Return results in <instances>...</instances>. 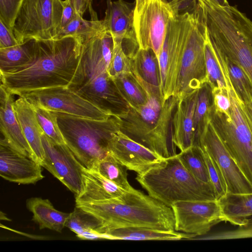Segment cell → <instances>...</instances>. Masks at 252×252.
<instances>
[{"label": "cell", "mask_w": 252, "mask_h": 252, "mask_svg": "<svg viewBox=\"0 0 252 252\" xmlns=\"http://www.w3.org/2000/svg\"><path fill=\"white\" fill-rule=\"evenodd\" d=\"M83 39L66 36L36 40L33 60L14 71L0 74L1 84L13 95L58 87H68L79 65Z\"/></svg>", "instance_id": "1"}, {"label": "cell", "mask_w": 252, "mask_h": 252, "mask_svg": "<svg viewBox=\"0 0 252 252\" xmlns=\"http://www.w3.org/2000/svg\"><path fill=\"white\" fill-rule=\"evenodd\" d=\"M113 46L106 28L84 40L79 65L67 87L102 110L117 115L128 105L108 72Z\"/></svg>", "instance_id": "2"}, {"label": "cell", "mask_w": 252, "mask_h": 252, "mask_svg": "<svg viewBox=\"0 0 252 252\" xmlns=\"http://www.w3.org/2000/svg\"><path fill=\"white\" fill-rule=\"evenodd\" d=\"M75 206L101 221L103 235L108 229L127 227L175 230L171 207L134 188L118 197L83 202Z\"/></svg>", "instance_id": "3"}, {"label": "cell", "mask_w": 252, "mask_h": 252, "mask_svg": "<svg viewBox=\"0 0 252 252\" xmlns=\"http://www.w3.org/2000/svg\"><path fill=\"white\" fill-rule=\"evenodd\" d=\"M197 0L214 51L238 65L252 84V21L235 6Z\"/></svg>", "instance_id": "4"}, {"label": "cell", "mask_w": 252, "mask_h": 252, "mask_svg": "<svg viewBox=\"0 0 252 252\" xmlns=\"http://www.w3.org/2000/svg\"><path fill=\"white\" fill-rule=\"evenodd\" d=\"M179 99L176 95L165 100L150 96L143 106H128L117 114L121 121L120 130L163 158L176 155L172 141V120Z\"/></svg>", "instance_id": "5"}, {"label": "cell", "mask_w": 252, "mask_h": 252, "mask_svg": "<svg viewBox=\"0 0 252 252\" xmlns=\"http://www.w3.org/2000/svg\"><path fill=\"white\" fill-rule=\"evenodd\" d=\"M136 180L149 195L169 207L180 201L217 200L212 184L196 179L177 154L137 175Z\"/></svg>", "instance_id": "6"}, {"label": "cell", "mask_w": 252, "mask_h": 252, "mask_svg": "<svg viewBox=\"0 0 252 252\" xmlns=\"http://www.w3.org/2000/svg\"><path fill=\"white\" fill-rule=\"evenodd\" d=\"M54 112L65 144L79 162L87 169L94 168L107 154L112 134L120 130L121 121L113 115L96 120Z\"/></svg>", "instance_id": "7"}, {"label": "cell", "mask_w": 252, "mask_h": 252, "mask_svg": "<svg viewBox=\"0 0 252 252\" xmlns=\"http://www.w3.org/2000/svg\"><path fill=\"white\" fill-rule=\"evenodd\" d=\"M206 38L203 12L198 4L196 10L189 14L178 56L175 95L179 98L206 83Z\"/></svg>", "instance_id": "8"}, {"label": "cell", "mask_w": 252, "mask_h": 252, "mask_svg": "<svg viewBox=\"0 0 252 252\" xmlns=\"http://www.w3.org/2000/svg\"><path fill=\"white\" fill-rule=\"evenodd\" d=\"M226 82L231 100L229 113L216 111L212 104L209 117L225 148L252 185V135L240 99L229 79Z\"/></svg>", "instance_id": "9"}, {"label": "cell", "mask_w": 252, "mask_h": 252, "mask_svg": "<svg viewBox=\"0 0 252 252\" xmlns=\"http://www.w3.org/2000/svg\"><path fill=\"white\" fill-rule=\"evenodd\" d=\"M63 10L62 0H23L13 29L18 43L54 38L60 31Z\"/></svg>", "instance_id": "10"}, {"label": "cell", "mask_w": 252, "mask_h": 252, "mask_svg": "<svg viewBox=\"0 0 252 252\" xmlns=\"http://www.w3.org/2000/svg\"><path fill=\"white\" fill-rule=\"evenodd\" d=\"M135 3L133 27L139 48L152 49L158 59L174 12L166 0H138Z\"/></svg>", "instance_id": "11"}, {"label": "cell", "mask_w": 252, "mask_h": 252, "mask_svg": "<svg viewBox=\"0 0 252 252\" xmlns=\"http://www.w3.org/2000/svg\"><path fill=\"white\" fill-rule=\"evenodd\" d=\"M20 96L32 104L52 111L96 120H104L113 116L96 107L67 87L36 90Z\"/></svg>", "instance_id": "12"}, {"label": "cell", "mask_w": 252, "mask_h": 252, "mask_svg": "<svg viewBox=\"0 0 252 252\" xmlns=\"http://www.w3.org/2000/svg\"><path fill=\"white\" fill-rule=\"evenodd\" d=\"M195 144L204 149L220 167L226 182L227 192L252 193V185L225 148L209 117Z\"/></svg>", "instance_id": "13"}, {"label": "cell", "mask_w": 252, "mask_h": 252, "mask_svg": "<svg viewBox=\"0 0 252 252\" xmlns=\"http://www.w3.org/2000/svg\"><path fill=\"white\" fill-rule=\"evenodd\" d=\"M175 218V230L196 236L207 233L223 221L217 200H186L171 206Z\"/></svg>", "instance_id": "14"}, {"label": "cell", "mask_w": 252, "mask_h": 252, "mask_svg": "<svg viewBox=\"0 0 252 252\" xmlns=\"http://www.w3.org/2000/svg\"><path fill=\"white\" fill-rule=\"evenodd\" d=\"M189 13L175 16L169 20L167 27L158 59L164 100L175 95L178 56Z\"/></svg>", "instance_id": "15"}, {"label": "cell", "mask_w": 252, "mask_h": 252, "mask_svg": "<svg viewBox=\"0 0 252 252\" xmlns=\"http://www.w3.org/2000/svg\"><path fill=\"white\" fill-rule=\"evenodd\" d=\"M44 151L43 167L57 178L75 195L82 187V170L83 166L64 144H59L44 133L41 135Z\"/></svg>", "instance_id": "16"}, {"label": "cell", "mask_w": 252, "mask_h": 252, "mask_svg": "<svg viewBox=\"0 0 252 252\" xmlns=\"http://www.w3.org/2000/svg\"><path fill=\"white\" fill-rule=\"evenodd\" d=\"M107 149L119 163L137 175L145 172L164 158L121 130L112 134Z\"/></svg>", "instance_id": "17"}, {"label": "cell", "mask_w": 252, "mask_h": 252, "mask_svg": "<svg viewBox=\"0 0 252 252\" xmlns=\"http://www.w3.org/2000/svg\"><path fill=\"white\" fill-rule=\"evenodd\" d=\"M41 166L14 149L3 138L0 140V175L20 184H34L43 179Z\"/></svg>", "instance_id": "18"}, {"label": "cell", "mask_w": 252, "mask_h": 252, "mask_svg": "<svg viewBox=\"0 0 252 252\" xmlns=\"http://www.w3.org/2000/svg\"><path fill=\"white\" fill-rule=\"evenodd\" d=\"M199 89L179 98L172 120V141L180 152L195 143L194 114Z\"/></svg>", "instance_id": "19"}, {"label": "cell", "mask_w": 252, "mask_h": 252, "mask_svg": "<svg viewBox=\"0 0 252 252\" xmlns=\"http://www.w3.org/2000/svg\"><path fill=\"white\" fill-rule=\"evenodd\" d=\"M127 55L131 72L148 98L155 96L163 99L158 60L153 50L138 48L134 53Z\"/></svg>", "instance_id": "20"}, {"label": "cell", "mask_w": 252, "mask_h": 252, "mask_svg": "<svg viewBox=\"0 0 252 252\" xmlns=\"http://www.w3.org/2000/svg\"><path fill=\"white\" fill-rule=\"evenodd\" d=\"M135 5V2L130 3L124 0H107L103 20L113 42L123 43L125 40L139 48L133 27Z\"/></svg>", "instance_id": "21"}, {"label": "cell", "mask_w": 252, "mask_h": 252, "mask_svg": "<svg viewBox=\"0 0 252 252\" xmlns=\"http://www.w3.org/2000/svg\"><path fill=\"white\" fill-rule=\"evenodd\" d=\"M0 90V129L3 138L14 149L32 159V152L13 108V94L2 84Z\"/></svg>", "instance_id": "22"}, {"label": "cell", "mask_w": 252, "mask_h": 252, "mask_svg": "<svg viewBox=\"0 0 252 252\" xmlns=\"http://www.w3.org/2000/svg\"><path fill=\"white\" fill-rule=\"evenodd\" d=\"M13 105L23 133L32 152V159L41 166L44 158L41 140V135L44 132L33 107L24 97L21 96L13 102Z\"/></svg>", "instance_id": "23"}, {"label": "cell", "mask_w": 252, "mask_h": 252, "mask_svg": "<svg viewBox=\"0 0 252 252\" xmlns=\"http://www.w3.org/2000/svg\"><path fill=\"white\" fill-rule=\"evenodd\" d=\"M82 187L75 195V203L101 201L122 195L126 190L108 180L94 169L82 170Z\"/></svg>", "instance_id": "24"}, {"label": "cell", "mask_w": 252, "mask_h": 252, "mask_svg": "<svg viewBox=\"0 0 252 252\" xmlns=\"http://www.w3.org/2000/svg\"><path fill=\"white\" fill-rule=\"evenodd\" d=\"M26 206L33 214L32 220L38 224L40 229L48 228L62 232L70 216V213L56 209L48 199L40 197L29 198Z\"/></svg>", "instance_id": "25"}, {"label": "cell", "mask_w": 252, "mask_h": 252, "mask_svg": "<svg viewBox=\"0 0 252 252\" xmlns=\"http://www.w3.org/2000/svg\"><path fill=\"white\" fill-rule=\"evenodd\" d=\"M217 200L224 221L239 226L252 217V193L226 192Z\"/></svg>", "instance_id": "26"}, {"label": "cell", "mask_w": 252, "mask_h": 252, "mask_svg": "<svg viewBox=\"0 0 252 252\" xmlns=\"http://www.w3.org/2000/svg\"><path fill=\"white\" fill-rule=\"evenodd\" d=\"M107 239L128 240H179L190 239L193 235L175 230H161L142 227L112 228L104 233Z\"/></svg>", "instance_id": "27"}, {"label": "cell", "mask_w": 252, "mask_h": 252, "mask_svg": "<svg viewBox=\"0 0 252 252\" xmlns=\"http://www.w3.org/2000/svg\"><path fill=\"white\" fill-rule=\"evenodd\" d=\"M65 226L81 239H106L105 236L101 233V221L91 213L76 206L70 213Z\"/></svg>", "instance_id": "28"}, {"label": "cell", "mask_w": 252, "mask_h": 252, "mask_svg": "<svg viewBox=\"0 0 252 252\" xmlns=\"http://www.w3.org/2000/svg\"><path fill=\"white\" fill-rule=\"evenodd\" d=\"M36 40L29 39L17 45L0 49V74L18 70L34 59Z\"/></svg>", "instance_id": "29"}, {"label": "cell", "mask_w": 252, "mask_h": 252, "mask_svg": "<svg viewBox=\"0 0 252 252\" xmlns=\"http://www.w3.org/2000/svg\"><path fill=\"white\" fill-rule=\"evenodd\" d=\"M122 98L131 107L145 105L148 97L131 72L121 74L112 78Z\"/></svg>", "instance_id": "30"}, {"label": "cell", "mask_w": 252, "mask_h": 252, "mask_svg": "<svg viewBox=\"0 0 252 252\" xmlns=\"http://www.w3.org/2000/svg\"><path fill=\"white\" fill-rule=\"evenodd\" d=\"M215 54L218 60L224 66L239 98L243 102L252 100V84L243 70L238 65L220 54L216 52Z\"/></svg>", "instance_id": "31"}, {"label": "cell", "mask_w": 252, "mask_h": 252, "mask_svg": "<svg viewBox=\"0 0 252 252\" xmlns=\"http://www.w3.org/2000/svg\"><path fill=\"white\" fill-rule=\"evenodd\" d=\"M106 28L103 20H87L78 14L53 39L66 36H77L82 38L84 40Z\"/></svg>", "instance_id": "32"}, {"label": "cell", "mask_w": 252, "mask_h": 252, "mask_svg": "<svg viewBox=\"0 0 252 252\" xmlns=\"http://www.w3.org/2000/svg\"><path fill=\"white\" fill-rule=\"evenodd\" d=\"M92 169L96 170L104 177L126 190L129 191L133 188L128 181L127 169L108 153Z\"/></svg>", "instance_id": "33"}, {"label": "cell", "mask_w": 252, "mask_h": 252, "mask_svg": "<svg viewBox=\"0 0 252 252\" xmlns=\"http://www.w3.org/2000/svg\"><path fill=\"white\" fill-rule=\"evenodd\" d=\"M177 155L187 169L196 179L204 183H212L202 150L198 145L194 144Z\"/></svg>", "instance_id": "34"}, {"label": "cell", "mask_w": 252, "mask_h": 252, "mask_svg": "<svg viewBox=\"0 0 252 252\" xmlns=\"http://www.w3.org/2000/svg\"><path fill=\"white\" fill-rule=\"evenodd\" d=\"M207 81L211 90L227 88L226 79L219 65L207 34L205 45Z\"/></svg>", "instance_id": "35"}, {"label": "cell", "mask_w": 252, "mask_h": 252, "mask_svg": "<svg viewBox=\"0 0 252 252\" xmlns=\"http://www.w3.org/2000/svg\"><path fill=\"white\" fill-rule=\"evenodd\" d=\"M212 104L211 89L208 84L205 83L199 89L194 111L193 125L195 143L209 117Z\"/></svg>", "instance_id": "36"}, {"label": "cell", "mask_w": 252, "mask_h": 252, "mask_svg": "<svg viewBox=\"0 0 252 252\" xmlns=\"http://www.w3.org/2000/svg\"><path fill=\"white\" fill-rule=\"evenodd\" d=\"M32 105L44 133L54 141L65 144L54 112L39 105Z\"/></svg>", "instance_id": "37"}, {"label": "cell", "mask_w": 252, "mask_h": 252, "mask_svg": "<svg viewBox=\"0 0 252 252\" xmlns=\"http://www.w3.org/2000/svg\"><path fill=\"white\" fill-rule=\"evenodd\" d=\"M113 50L108 72L112 78L124 73L131 72L130 61L124 51L123 43L113 42Z\"/></svg>", "instance_id": "38"}, {"label": "cell", "mask_w": 252, "mask_h": 252, "mask_svg": "<svg viewBox=\"0 0 252 252\" xmlns=\"http://www.w3.org/2000/svg\"><path fill=\"white\" fill-rule=\"evenodd\" d=\"M208 168L210 181L215 189L217 199L227 192V186L224 176L217 163L209 154L201 148Z\"/></svg>", "instance_id": "39"}, {"label": "cell", "mask_w": 252, "mask_h": 252, "mask_svg": "<svg viewBox=\"0 0 252 252\" xmlns=\"http://www.w3.org/2000/svg\"><path fill=\"white\" fill-rule=\"evenodd\" d=\"M23 1V0H0V19L12 30L16 15Z\"/></svg>", "instance_id": "40"}, {"label": "cell", "mask_w": 252, "mask_h": 252, "mask_svg": "<svg viewBox=\"0 0 252 252\" xmlns=\"http://www.w3.org/2000/svg\"><path fill=\"white\" fill-rule=\"evenodd\" d=\"M252 238V217L247 222L233 230L216 233L202 238L206 240H222Z\"/></svg>", "instance_id": "41"}, {"label": "cell", "mask_w": 252, "mask_h": 252, "mask_svg": "<svg viewBox=\"0 0 252 252\" xmlns=\"http://www.w3.org/2000/svg\"><path fill=\"white\" fill-rule=\"evenodd\" d=\"M211 91L212 105L215 110L228 114L231 107V100L227 88H216Z\"/></svg>", "instance_id": "42"}, {"label": "cell", "mask_w": 252, "mask_h": 252, "mask_svg": "<svg viewBox=\"0 0 252 252\" xmlns=\"http://www.w3.org/2000/svg\"><path fill=\"white\" fill-rule=\"evenodd\" d=\"M169 3L175 16L192 13L199 4L197 0H172Z\"/></svg>", "instance_id": "43"}, {"label": "cell", "mask_w": 252, "mask_h": 252, "mask_svg": "<svg viewBox=\"0 0 252 252\" xmlns=\"http://www.w3.org/2000/svg\"><path fill=\"white\" fill-rule=\"evenodd\" d=\"M19 44L13 30L0 19V49L12 47Z\"/></svg>", "instance_id": "44"}, {"label": "cell", "mask_w": 252, "mask_h": 252, "mask_svg": "<svg viewBox=\"0 0 252 252\" xmlns=\"http://www.w3.org/2000/svg\"><path fill=\"white\" fill-rule=\"evenodd\" d=\"M69 1L80 16L83 17L87 10H89L91 14V20H98L96 12L92 7V0H69Z\"/></svg>", "instance_id": "45"}, {"label": "cell", "mask_w": 252, "mask_h": 252, "mask_svg": "<svg viewBox=\"0 0 252 252\" xmlns=\"http://www.w3.org/2000/svg\"><path fill=\"white\" fill-rule=\"evenodd\" d=\"M63 10L59 27L60 31L78 14L71 4L69 0H63Z\"/></svg>", "instance_id": "46"}, {"label": "cell", "mask_w": 252, "mask_h": 252, "mask_svg": "<svg viewBox=\"0 0 252 252\" xmlns=\"http://www.w3.org/2000/svg\"><path fill=\"white\" fill-rule=\"evenodd\" d=\"M240 103L252 135V100L243 102L240 99Z\"/></svg>", "instance_id": "47"}, {"label": "cell", "mask_w": 252, "mask_h": 252, "mask_svg": "<svg viewBox=\"0 0 252 252\" xmlns=\"http://www.w3.org/2000/svg\"><path fill=\"white\" fill-rule=\"evenodd\" d=\"M217 3L221 6H229V4L227 1V0H215Z\"/></svg>", "instance_id": "48"}, {"label": "cell", "mask_w": 252, "mask_h": 252, "mask_svg": "<svg viewBox=\"0 0 252 252\" xmlns=\"http://www.w3.org/2000/svg\"><path fill=\"white\" fill-rule=\"evenodd\" d=\"M0 220H8L10 221L11 220L8 219L5 214L3 213L2 212H0Z\"/></svg>", "instance_id": "49"}, {"label": "cell", "mask_w": 252, "mask_h": 252, "mask_svg": "<svg viewBox=\"0 0 252 252\" xmlns=\"http://www.w3.org/2000/svg\"><path fill=\"white\" fill-rule=\"evenodd\" d=\"M167 0V1H168V2H171L172 0Z\"/></svg>", "instance_id": "50"}, {"label": "cell", "mask_w": 252, "mask_h": 252, "mask_svg": "<svg viewBox=\"0 0 252 252\" xmlns=\"http://www.w3.org/2000/svg\"></svg>", "instance_id": "51"}]
</instances>
